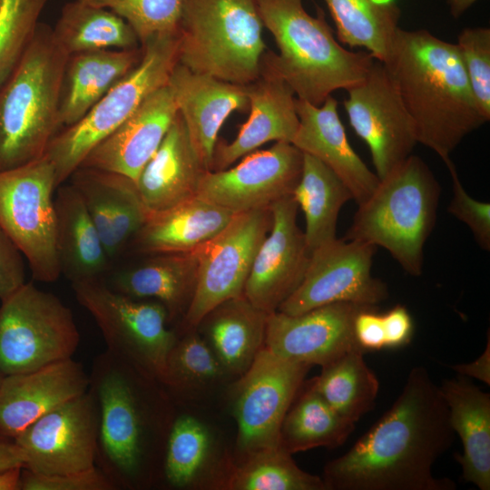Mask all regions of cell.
Listing matches in <instances>:
<instances>
[{
	"label": "cell",
	"mask_w": 490,
	"mask_h": 490,
	"mask_svg": "<svg viewBox=\"0 0 490 490\" xmlns=\"http://www.w3.org/2000/svg\"><path fill=\"white\" fill-rule=\"evenodd\" d=\"M455 436L439 386L415 367L391 407L325 466L326 490H456L452 479L433 475Z\"/></svg>",
	"instance_id": "obj_1"
},
{
	"label": "cell",
	"mask_w": 490,
	"mask_h": 490,
	"mask_svg": "<svg viewBox=\"0 0 490 490\" xmlns=\"http://www.w3.org/2000/svg\"><path fill=\"white\" fill-rule=\"evenodd\" d=\"M382 63L413 121L417 142L445 163L467 134L487 122L456 44L425 29L398 27Z\"/></svg>",
	"instance_id": "obj_2"
},
{
	"label": "cell",
	"mask_w": 490,
	"mask_h": 490,
	"mask_svg": "<svg viewBox=\"0 0 490 490\" xmlns=\"http://www.w3.org/2000/svg\"><path fill=\"white\" fill-rule=\"evenodd\" d=\"M279 54L264 53L260 69L280 77L298 99L320 105L337 90L361 82L375 58L351 52L335 39L319 10L309 15L302 0H255Z\"/></svg>",
	"instance_id": "obj_3"
},
{
	"label": "cell",
	"mask_w": 490,
	"mask_h": 490,
	"mask_svg": "<svg viewBox=\"0 0 490 490\" xmlns=\"http://www.w3.org/2000/svg\"><path fill=\"white\" fill-rule=\"evenodd\" d=\"M67 58L54 42L52 27L40 23L27 51L0 88V171L44 157L61 130Z\"/></svg>",
	"instance_id": "obj_4"
},
{
	"label": "cell",
	"mask_w": 490,
	"mask_h": 490,
	"mask_svg": "<svg viewBox=\"0 0 490 490\" xmlns=\"http://www.w3.org/2000/svg\"><path fill=\"white\" fill-rule=\"evenodd\" d=\"M441 192L427 164L411 154L358 205L344 240L386 249L411 276L423 272L424 246L432 232Z\"/></svg>",
	"instance_id": "obj_5"
},
{
	"label": "cell",
	"mask_w": 490,
	"mask_h": 490,
	"mask_svg": "<svg viewBox=\"0 0 490 490\" xmlns=\"http://www.w3.org/2000/svg\"><path fill=\"white\" fill-rule=\"evenodd\" d=\"M144 377L107 350L96 357L89 376L99 409L95 466L115 489L142 486L150 475L155 420L141 387Z\"/></svg>",
	"instance_id": "obj_6"
},
{
	"label": "cell",
	"mask_w": 490,
	"mask_h": 490,
	"mask_svg": "<svg viewBox=\"0 0 490 490\" xmlns=\"http://www.w3.org/2000/svg\"><path fill=\"white\" fill-rule=\"evenodd\" d=\"M255 0H184L179 64L192 72L246 85L260 74L266 50Z\"/></svg>",
	"instance_id": "obj_7"
},
{
	"label": "cell",
	"mask_w": 490,
	"mask_h": 490,
	"mask_svg": "<svg viewBox=\"0 0 490 490\" xmlns=\"http://www.w3.org/2000/svg\"><path fill=\"white\" fill-rule=\"evenodd\" d=\"M139 64L77 122L61 129L44 156L56 186L66 182L86 155L117 129L155 90L169 83L179 64V32L151 37L142 45Z\"/></svg>",
	"instance_id": "obj_8"
},
{
	"label": "cell",
	"mask_w": 490,
	"mask_h": 490,
	"mask_svg": "<svg viewBox=\"0 0 490 490\" xmlns=\"http://www.w3.org/2000/svg\"><path fill=\"white\" fill-rule=\"evenodd\" d=\"M72 288L99 327L107 351L162 384L168 355L177 339L167 328L164 306L119 293L103 279L74 282Z\"/></svg>",
	"instance_id": "obj_9"
},
{
	"label": "cell",
	"mask_w": 490,
	"mask_h": 490,
	"mask_svg": "<svg viewBox=\"0 0 490 490\" xmlns=\"http://www.w3.org/2000/svg\"><path fill=\"white\" fill-rule=\"evenodd\" d=\"M80 335L71 309L24 282L1 299L0 372L24 373L73 357Z\"/></svg>",
	"instance_id": "obj_10"
},
{
	"label": "cell",
	"mask_w": 490,
	"mask_h": 490,
	"mask_svg": "<svg viewBox=\"0 0 490 490\" xmlns=\"http://www.w3.org/2000/svg\"><path fill=\"white\" fill-rule=\"evenodd\" d=\"M54 170L44 156L0 171V229L26 259L35 280L61 275L56 251Z\"/></svg>",
	"instance_id": "obj_11"
},
{
	"label": "cell",
	"mask_w": 490,
	"mask_h": 490,
	"mask_svg": "<svg viewBox=\"0 0 490 490\" xmlns=\"http://www.w3.org/2000/svg\"><path fill=\"white\" fill-rule=\"evenodd\" d=\"M312 366L283 358L263 347L232 390L237 449L243 457L279 446L283 419Z\"/></svg>",
	"instance_id": "obj_12"
},
{
	"label": "cell",
	"mask_w": 490,
	"mask_h": 490,
	"mask_svg": "<svg viewBox=\"0 0 490 490\" xmlns=\"http://www.w3.org/2000/svg\"><path fill=\"white\" fill-rule=\"evenodd\" d=\"M271 225L270 207L238 213L217 236L193 250L197 281L183 318L187 330L196 328L221 302L243 296L255 256Z\"/></svg>",
	"instance_id": "obj_13"
},
{
	"label": "cell",
	"mask_w": 490,
	"mask_h": 490,
	"mask_svg": "<svg viewBox=\"0 0 490 490\" xmlns=\"http://www.w3.org/2000/svg\"><path fill=\"white\" fill-rule=\"evenodd\" d=\"M376 249L338 238L317 248L301 283L277 311L299 315L336 302L377 306L389 293L387 284L371 272Z\"/></svg>",
	"instance_id": "obj_14"
},
{
	"label": "cell",
	"mask_w": 490,
	"mask_h": 490,
	"mask_svg": "<svg viewBox=\"0 0 490 490\" xmlns=\"http://www.w3.org/2000/svg\"><path fill=\"white\" fill-rule=\"evenodd\" d=\"M347 93L350 125L368 145L380 180L412 154L418 143L415 125L381 61L375 59L366 77Z\"/></svg>",
	"instance_id": "obj_15"
},
{
	"label": "cell",
	"mask_w": 490,
	"mask_h": 490,
	"mask_svg": "<svg viewBox=\"0 0 490 490\" xmlns=\"http://www.w3.org/2000/svg\"><path fill=\"white\" fill-rule=\"evenodd\" d=\"M99 409L88 390L35 420L14 441L24 467L39 474L77 472L95 466Z\"/></svg>",
	"instance_id": "obj_16"
},
{
	"label": "cell",
	"mask_w": 490,
	"mask_h": 490,
	"mask_svg": "<svg viewBox=\"0 0 490 490\" xmlns=\"http://www.w3.org/2000/svg\"><path fill=\"white\" fill-rule=\"evenodd\" d=\"M302 167L301 151L290 142H276L268 150L245 155L232 168L207 171L197 196L234 214L269 208L293 193Z\"/></svg>",
	"instance_id": "obj_17"
},
{
	"label": "cell",
	"mask_w": 490,
	"mask_h": 490,
	"mask_svg": "<svg viewBox=\"0 0 490 490\" xmlns=\"http://www.w3.org/2000/svg\"><path fill=\"white\" fill-rule=\"evenodd\" d=\"M299 205L292 194L270 206L271 228L255 256L243 296L270 314L301 283L310 251L297 222Z\"/></svg>",
	"instance_id": "obj_18"
},
{
	"label": "cell",
	"mask_w": 490,
	"mask_h": 490,
	"mask_svg": "<svg viewBox=\"0 0 490 490\" xmlns=\"http://www.w3.org/2000/svg\"><path fill=\"white\" fill-rule=\"evenodd\" d=\"M367 307L336 302L299 315L272 312L264 347L283 358L320 367L352 351L365 354L355 338L354 320Z\"/></svg>",
	"instance_id": "obj_19"
},
{
	"label": "cell",
	"mask_w": 490,
	"mask_h": 490,
	"mask_svg": "<svg viewBox=\"0 0 490 490\" xmlns=\"http://www.w3.org/2000/svg\"><path fill=\"white\" fill-rule=\"evenodd\" d=\"M177 113L174 94L167 83L146 97L117 129L94 146L79 167L118 173L135 181Z\"/></svg>",
	"instance_id": "obj_20"
},
{
	"label": "cell",
	"mask_w": 490,
	"mask_h": 490,
	"mask_svg": "<svg viewBox=\"0 0 490 490\" xmlns=\"http://www.w3.org/2000/svg\"><path fill=\"white\" fill-rule=\"evenodd\" d=\"M89 388V376L73 358L3 376L0 435L14 439L38 418Z\"/></svg>",
	"instance_id": "obj_21"
},
{
	"label": "cell",
	"mask_w": 490,
	"mask_h": 490,
	"mask_svg": "<svg viewBox=\"0 0 490 490\" xmlns=\"http://www.w3.org/2000/svg\"><path fill=\"white\" fill-rule=\"evenodd\" d=\"M168 83L194 151L202 166L211 171L223 122L232 112L249 109L247 87L192 72L181 64L174 67Z\"/></svg>",
	"instance_id": "obj_22"
},
{
	"label": "cell",
	"mask_w": 490,
	"mask_h": 490,
	"mask_svg": "<svg viewBox=\"0 0 490 490\" xmlns=\"http://www.w3.org/2000/svg\"><path fill=\"white\" fill-rule=\"evenodd\" d=\"M299 127L292 144L331 169L347 185L359 205L368 199L379 179L351 147L338 113V102L329 95L322 104L296 98Z\"/></svg>",
	"instance_id": "obj_23"
},
{
	"label": "cell",
	"mask_w": 490,
	"mask_h": 490,
	"mask_svg": "<svg viewBox=\"0 0 490 490\" xmlns=\"http://www.w3.org/2000/svg\"><path fill=\"white\" fill-rule=\"evenodd\" d=\"M246 87L250 116L231 142L217 141L211 171L229 168L268 142L291 143L296 134V95L280 77L260 69V76Z\"/></svg>",
	"instance_id": "obj_24"
},
{
	"label": "cell",
	"mask_w": 490,
	"mask_h": 490,
	"mask_svg": "<svg viewBox=\"0 0 490 490\" xmlns=\"http://www.w3.org/2000/svg\"><path fill=\"white\" fill-rule=\"evenodd\" d=\"M68 181L79 192L113 261L148 216L135 181L118 173L87 167H78Z\"/></svg>",
	"instance_id": "obj_25"
},
{
	"label": "cell",
	"mask_w": 490,
	"mask_h": 490,
	"mask_svg": "<svg viewBox=\"0 0 490 490\" xmlns=\"http://www.w3.org/2000/svg\"><path fill=\"white\" fill-rule=\"evenodd\" d=\"M206 172L178 112L159 148L135 180V185L146 211L151 214L197 197Z\"/></svg>",
	"instance_id": "obj_26"
},
{
	"label": "cell",
	"mask_w": 490,
	"mask_h": 490,
	"mask_svg": "<svg viewBox=\"0 0 490 490\" xmlns=\"http://www.w3.org/2000/svg\"><path fill=\"white\" fill-rule=\"evenodd\" d=\"M234 213L200 197L148 214L131 243L142 254L191 252L217 236Z\"/></svg>",
	"instance_id": "obj_27"
},
{
	"label": "cell",
	"mask_w": 490,
	"mask_h": 490,
	"mask_svg": "<svg viewBox=\"0 0 490 490\" xmlns=\"http://www.w3.org/2000/svg\"><path fill=\"white\" fill-rule=\"evenodd\" d=\"M439 387L452 429L462 443V454L456 455L462 477L480 490H489L490 394L461 375L445 379Z\"/></svg>",
	"instance_id": "obj_28"
},
{
	"label": "cell",
	"mask_w": 490,
	"mask_h": 490,
	"mask_svg": "<svg viewBox=\"0 0 490 490\" xmlns=\"http://www.w3.org/2000/svg\"><path fill=\"white\" fill-rule=\"evenodd\" d=\"M233 465L220 457L208 426L191 415L170 425L162 460L166 482L176 488L224 489Z\"/></svg>",
	"instance_id": "obj_29"
},
{
	"label": "cell",
	"mask_w": 490,
	"mask_h": 490,
	"mask_svg": "<svg viewBox=\"0 0 490 490\" xmlns=\"http://www.w3.org/2000/svg\"><path fill=\"white\" fill-rule=\"evenodd\" d=\"M54 208L61 274L71 284L103 279L112 270L113 261L79 192L70 182L56 188Z\"/></svg>",
	"instance_id": "obj_30"
},
{
	"label": "cell",
	"mask_w": 490,
	"mask_h": 490,
	"mask_svg": "<svg viewBox=\"0 0 490 490\" xmlns=\"http://www.w3.org/2000/svg\"><path fill=\"white\" fill-rule=\"evenodd\" d=\"M103 281L113 290L136 299L156 300L166 309L169 318L185 315L197 281V260L193 251L150 255L136 265L110 271Z\"/></svg>",
	"instance_id": "obj_31"
},
{
	"label": "cell",
	"mask_w": 490,
	"mask_h": 490,
	"mask_svg": "<svg viewBox=\"0 0 490 490\" xmlns=\"http://www.w3.org/2000/svg\"><path fill=\"white\" fill-rule=\"evenodd\" d=\"M142 46L74 54L64 67L59 108L61 129L80 121L141 61Z\"/></svg>",
	"instance_id": "obj_32"
},
{
	"label": "cell",
	"mask_w": 490,
	"mask_h": 490,
	"mask_svg": "<svg viewBox=\"0 0 490 490\" xmlns=\"http://www.w3.org/2000/svg\"><path fill=\"white\" fill-rule=\"evenodd\" d=\"M268 316L240 296L213 308L196 328L228 377H239L264 347Z\"/></svg>",
	"instance_id": "obj_33"
},
{
	"label": "cell",
	"mask_w": 490,
	"mask_h": 490,
	"mask_svg": "<svg viewBox=\"0 0 490 490\" xmlns=\"http://www.w3.org/2000/svg\"><path fill=\"white\" fill-rule=\"evenodd\" d=\"M56 44L68 55L138 48L140 41L132 26L115 13L79 0L67 2L52 28Z\"/></svg>",
	"instance_id": "obj_34"
},
{
	"label": "cell",
	"mask_w": 490,
	"mask_h": 490,
	"mask_svg": "<svg viewBox=\"0 0 490 490\" xmlns=\"http://www.w3.org/2000/svg\"><path fill=\"white\" fill-rule=\"evenodd\" d=\"M292 196L305 215L304 234L310 253L337 238L338 213L353 196L331 169L317 158L303 153L301 177Z\"/></svg>",
	"instance_id": "obj_35"
},
{
	"label": "cell",
	"mask_w": 490,
	"mask_h": 490,
	"mask_svg": "<svg viewBox=\"0 0 490 490\" xmlns=\"http://www.w3.org/2000/svg\"><path fill=\"white\" fill-rule=\"evenodd\" d=\"M283 419L279 446L293 455L317 447L334 448L343 445L354 431L355 423L334 410L309 380Z\"/></svg>",
	"instance_id": "obj_36"
},
{
	"label": "cell",
	"mask_w": 490,
	"mask_h": 490,
	"mask_svg": "<svg viewBox=\"0 0 490 490\" xmlns=\"http://www.w3.org/2000/svg\"><path fill=\"white\" fill-rule=\"evenodd\" d=\"M340 42L383 62L399 27L397 0H324Z\"/></svg>",
	"instance_id": "obj_37"
},
{
	"label": "cell",
	"mask_w": 490,
	"mask_h": 490,
	"mask_svg": "<svg viewBox=\"0 0 490 490\" xmlns=\"http://www.w3.org/2000/svg\"><path fill=\"white\" fill-rule=\"evenodd\" d=\"M321 368V373L309 381L340 416L356 424L374 408L379 381L363 352L347 353Z\"/></svg>",
	"instance_id": "obj_38"
},
{
	"label": "cell",
	"mask_w": 490,
	"mask_h": 490,
	"mask_svg": "<svg viewBox=\"0 0 490 490\" xmlns=\"http://www.w3.org/2000/svg\"><path fill=\"white\" fill-rule=\"evenodd\" d=\"M224 489L326 490L322 477L298 466L279 446L250 454L233 465Z\"/></svg>",
	"instance_id": "obj_39"
},
{
	"label": "cell",
	"mask_w": 490,
	"mask_h": 490,
	"mask_svg": "<svg viewBox=\"0 0 490 490\" xmlns=\"http://www.w3.org/2000/svg\"><path fill=\"white\" fill-rule=\"evenodd\" d=\"M225 377L228 375L214 353L194 328L176 339L167 358L162 385L176 390L201 389Z\"/></svg>",
	"instance_id": "obj_40"
},
{
	"label": "cell",
	"mask_w": 490,
	"mask_h": 490,
	"mask_svg": "<svg viewBox=\"0 0 490 490\" xmlns=\"http://www.w3.org/2000/svg\"><path fill=\"white\" fill-rule=\"evenodd\" d=\"M49 0H0V88L32 43Z\"/></svg>",
	"instance_id": "obj_41"
},
{
	"label": "cell",
	"mask_w": 490,
	"mask_h": 490,
	"mask_svg": "<svg viewBox=\"0 0 490 490\" xmlns=\"http://www.w3.org/2000/svg\"><path fill=\"white\" fill-rule=\"evenodd\" d=\"M108 9L134 30L141 45L152 36L179 32L184 0H79Z\"/></svg>",
	"instance_id": "obj_42"
},
{
	"label": "cell",
	"mask_w": 490,
	"mask_h": 490,
	"mask_svg": "<svg viewBox=\"0 0 490 490\" xmlns=\"http://www.w3.org/2000/svg\"><path fill=\"white\" fill-rule=\"evenodd\" d=\"M477 106L490 120V29L466 27L456 44Z\"/></svg>",
	"instance_id": "obj_43"
},
{
	"label": "cell",
	"mask_w": 490,
	"mask_h": 490,
	"mask_svg": "<svg viewBox=\"0 0 490 490\" xmlns=\"http://www.w3.org/2000/svg\"><path fill=\"white\" fill-rule=\"evenodd\" d=\"M453 182V197L447 211L468 226L477 245L490 250V204L472 198L463 187L451 160L445 163Z\"/></svg>",
	"instance_id": "obj_44"
},
{
	"label": "cell",
	"mask_w": 490,
	"mask_h": 490,
	"mask_svg": "<svg viewBox=\"0 0 490 490\" xmlns=\"http://www.w3.org/2000/svg\"><path fill=\"white\" fill-rule=\"evenodd\" d=\"M110 479L96 466L70 473L39 474L22 468L20 490H114Z\"/></svg>",
	"instance_id": "obj_45"
},
{
	"label": "cell",
	"mask_w": 490,
	"mask_h": 490,
	"mask_svg": "<svg viewBox=\"0 0 490 490\" xmlns=\"http://www.w3.org/2000/svg\"><path fill=\"white\" fill-rule=\"evenodd\" d=\"M24 282L23 255L0 229V299L13 293Z\"/></svg>",
	"instance_id": "obj_46"
},
{
	"label": "cell",
	"mask_w": 490,
	"mask_h": 490,
	"mask_svg": "<svg viewBox=\"0 0 490 490\" xmlns=\"http://www.w3.org/2000/svg\"><path fill=\"white\" fill-rule=\"evenodd\" d=\"M354 335L365 353L386 348L382 314L377 312V306H368L357 314Z\"/></svg>",
	"instance_id": "obj_47"
},
{
	"label": "cell",
	"mask_w": 490,
	"mask_h": 490,
	"mask_svg": "<svg viewBox=\"0 0 490 490\" xmlns=\"http://www.w3.org/2000/svg\"><path fill=\"white\" fill-rule=\"evenodd\" d=\"M386 348H398L407 345L414 335L412 317L405 306L396 305L382 314Z\"/></svg>",
	"instance_id": "obj_48"
},
{
	"label": "cell",
	"mask_w": 490,
	"mask_h": 490,
	"mask_svg": "<svg viewBox=\"0 0 490 490\" xmlns=\"http://www.w3.org/2000/svg\"><path fill=\"white\" fill-rule=\"evenodd\" d=\"M452 368L458 373V375L465 376L466 377H472L477 378L487 385L490 384V342L489 336L487 340V346L484 353L474 362L467 364H458L452 366Z\"/></svg>",
	"instance_id": "obj_49"
},
{
	"label": "cell",
	"mask_w": 490,
	"mask_h": 490,
	"mask_svg": "<svg viewBox=\"0 0 490 490\" xmlns=\"http://www.w3.org/2000/svg\"><path fill=\"white\" fill-rule=\"evenodd\" d=\"M18 466L24 467L20 449L14 439L0 435V472Z\"/></svg>",
	"instance_id": "obj_50"
},
{
	"label": "cell",
	"mask_w": 490,
	"mask_h": 490,
	"mask_svg": "<svg viewBox=\"0 0 490 490\" xmlns=\"http://www.w3.org/2000/svg\"><path fill=\"white\" fill-rule=\"evenodd\" d=\"M23 467H13L0 472V490H20Z\"/></svg>",
	"instance_id": "obj_51"
},
{
	"label": "cell",
	"mask_w": 490,
	"mask_h": 490,
	"mask_svg": "<svg viewBox=\"0 0 490 490\" xmlns=\"http://www.w3.org/2000/svg\"><path fill=\"white\" fill-rule=\"evenodd\" d=\"M477 0H446L449 12L455 19L460 18Z\"/></svg>",
	"instance_id": "obj_52"
},
{
	"label": "cell",
	"mask_w": 490,
	"mask_h": 490,
	"mask_svg": "<svg viewBox=\"0 0 490 490\" xmlns=\"http://www.w3.org/2000/svg\"><path fill=\"white\" fill-rule=\"evenodd\" d=\"M3 376H4V375L0 372V384H1V380H2V378H3Z\"/></svg>",
	"instance_id": "obj_53"
}]
</instances>
